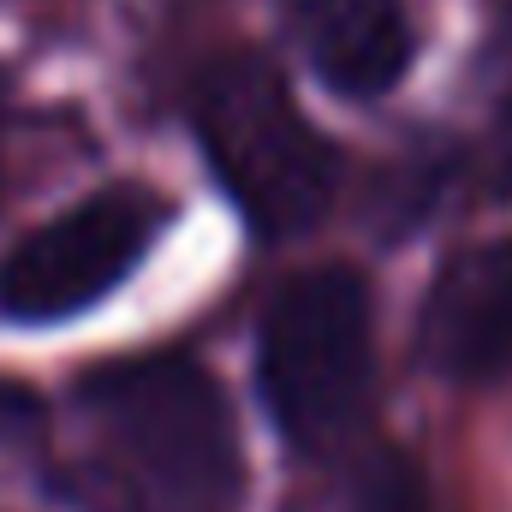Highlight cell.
Wrapping results in <instances>:
<instances>
[{
  "label": "cell",
  "instance_id": "cell-1",
  "mask_svg": "<svg viewBox=\"0 0 512 512\" xmlns=\"http://www.w3.org/2000/svg\"><path fill=\"white\" fill-rule=\"evenodd\" d=\"M84 465L72 495L90 512H239L245 453L233 399L185 352H137L78 387Z\"/></svg>",
  "mask_w": 512,
  "mask_h": 512
},
{
  "label": "cell",
  "instance_id": "cell-2",
  "mask_svg": "<svg viewBox=\"0 0 512 512\" xmlns=\"http://www.w3.org/2000/svg\"><path fill=\"white\" fill-rule=\"evenodd\" d=\"M203 161L239 215L268 239L310 233L340 185V155L304 120L286 78L262 54H221L191 96Z\"/></svg>",
  "mask_w": 512,
  "mask_h": 512
},
{
  "label": "cell",
  "instance_id": "cell-3",
  "mask_svg": "<svg viewBox=\"0 0 512 512\" xmlns=\"http://www.w3.org/2000/svg\"><path fill=\"white\" fill-rule=\"evenodd\" d=\"M256 376L274 429L298 453H328L334 441H346L376 376L370 280L346 262H316L292 274L262 316Z\"/></svg>",
  "mask_w": 512,
  "mask_h": 512
},
{
  "label": "cell",
  "instance_id": "cell-4",
  "mask_svg": "<svg viewBox=\"0 0 512 512\" xmlns=\"http://www.w3.org/2000/svg\"><path fill=\"white\" fill-rule=\"evenodd\" d=\"M161 221L167 203L143 185H102L78 197L0 256V316L36 328L102 304L149 256Z\"/></svg>",
  "mask_w": 512,
  "mask_h": 512
},
{
  "label": "cell",
  "instance_id": "cell-5",
  "mask_svg": "<svg viewBox=\"0 0 512 512\" xmlns=\"http://www.w3.org/2000/svg\"><path fill=\"white\" fill-rule=\"evenodd\" d=\"M423 364L441 382L489 387L512 376V245H465L441 262L417 322Z\"/></svg>",
  "mask_w": 512,
  "mask_h": 512
},
{
  "label": "cell",
  "instance_id": "cell-6",
  "mask_svg": "<svg viewBox=\"0 0 512 512\" xmlns=\"http://www.w3.org/2000/svg\"><path fill=\"white\" fill-rule=\"evenodd\" d=\"M292 36L310 54L316 78L346 102L387 96L417 54V30L405 0H298Z\"/></svg>",
  "mask_w": 512,
  "mask_h": 512
},
{
  "label": "cell",
  "instance_id": "cell-7",
  "mask_svg": "<svg viewBox=\"0 0 512 512\" xmlns=\"http://www.w3.org/2000/svg\"><path fill=\"white\" fill-rule=\"evenodd\" d=\"M352 512H435L429 507V483H423V465L405 453V447H382L358 483V501Z\"/></svg>",
  "mask_w": 512,
  "mask_h": 512
},
{
  "label": "cell",
  "instance_id": "cell-8",
  "mask_svg": "<svg viewBox=\"0 0 512 512\" xmlns=\"http://www.w3.org/2000/svg\"><path fill=\"white\" fill-rule=\"evenodd\" d=\"M36 423H42L36 393H30V387H18V382H0V441L36 435Z\"/></svg>",
  "mask_w": 512,
  "mask_h": 512
}]
</instances>
